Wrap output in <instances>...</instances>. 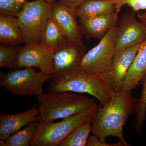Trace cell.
<instances>
[{
  "instance_id": "cell-7",
  "label": "cell",
  "mask_w": 146,
  "mask_h": 146,
  "mask_svg": "<svg viewBox=\"0 0 146 146\" xmlns=\"http://www.w3.org/2000/svg\"><path fill=\"white\" fill-rule=\"evenodd\" d=\"M83 42L77 43L65 38L53 50V81L71 78L81 70L82 61L85 54Z\"/></svg>"
},
{
  "instance_id": "cell-18",
  "label": "cell",
  "mask_w": 146,
  "mask_h": 146,
  "mask_svg": "<svg viewBox=\"0 0 146 146\" xmlns=\"http://www.w3.org/2000/svg\"><path fill=\"white\" fill-rule=\"evenodd\" d=\"M39 123V119L30 123L23 129L11 134L5 141L0 140V146H31L32 141L38 130Z\"/></svg>"
},
{
  "instance_id": "cell-19",
  "label": "cell",
  "mask_w": 146,
  "mask_h": 146,
  "mask_svg": "<svg viewBox=\"0 0 146 146\" xmlns=\"http://www.w3.org/2000/svg\"><path fill=\"white\" fill-rule=\"evenodd\" d=\"M65 38L60 27L51 16L46 24L39 44L54 50Z\"/></svg>"
},
{
  "instance_id": "cell-13",
  "label": "cell",
  "mask_w": 146,
  "mask_h": 146,
  "mask_svg": "<svg viewBox=\"0 0 146 146\" xmlns=\"http://www.w3.org/2000/svg\"><path fill=\"white\" fill-rule=\"evenodd\" d=\"M39 109L35 105L25 112L13 115L0 113V140L5 141L11 134L39 120Z\"/></svg>"
},
{
  "instance_id": "cell-21",
  "label": "cell",
  "mask_w": 146,
  "mask_h": 146,
  "mask_svg": "<svg viewBox=\"0 0 146 146\" xmlns=\"http://www.w3.org/2000/svg\"><path fill=\"white\" fill-rule=\"evenodd\" d=\"M23 46L0 45V67L10 70L18 69V56Z\"/></svg>"
},
{
  "instance_id": "cell-15",
  "label": "cell",
  "mask_w": 146,
  "mask_h": 146,
  "mask_svg": "<svg viewBox=\"0 0 146 146\" xmlns=\"http://www.w3.org/2000/svg\"><path fill=\"white\" fill-rule=\"evenodd\" d=\"M146 74V39L140 44L120 91L131 92L141 83Z\"/></svg>"
},
{
  "instance_id": "cell-10",
  "label": "cell",
  "mask_w": 146,
  "mask_h": 146,
  "mask_svg": "<svg viewBox=\"0 0 146 146\" xmlns=\"http://www.w3.org/2000/svg\"><path fill=\"white\" fill-rule=\"evenodd\" d=\"M18 65V69L38 68L52 76L54 72L53 50L39 44H26L19 53Z\"/></svg>"
},
{
  "instance_id": "cell-8",
  "label": "cell",
  "mask_w": 146,
  "mask_h": 146,
  "mask_svg": "<svg viewBox=\"0 0 146 146\" xmlns=\"http://www.w3.org/2000/svg\"><path fill=\"white\" fill-rule=\"evenodd\" d=\"M117 25L108 32L98 45L85 54L81 69L90 74L105 76L115 53Z\"/></svg>"
},
{
  "instance_id": "cell-29",
  "label": "cell",
  "mask_w": 146,
  "mask_h": 146,
  "mask_svg": "<svg viewBox=\"0 0 146 146\" xmlns=\"http://www.w3.org/2000/svg\"><path fill=\"white\" fill-rule=\"evenodd\" d=\"M17 1H18V2L21 3L23 4H24L25 3V0H16Z\"/></svg>"
},
{
  "instance_id": "cell-14",
  "label": "cell",
  "mask_w": 146,
  "mask_h": 146,
  "mask_svg": "<svg viewBox=\"0 0 146 146\" xmlns=\"http://www.w3.org/2000/svg\"><path fill=\"white\" fill-rule=\"evenodd\" d=\"M118 13L105 14L93 18H79L78 23L86 39H101L118 21Z\"/></svg>"
},
{
  "instance_id": "cell-25",
  "label": "cell",
  "mask_w": 146,
  "mask_h": 146,
  "mask_svg": "<svg viewBox=\"0 0 146 146\" xmlns=\"http://www.w3.org/2000/svg\"><path fill=\"white\" fill-rule=\"evenodd\" d=\"M87 146H124L122 142L119 141L116 143L108 144L106 142H102L100 141L98 137L93 134L89 136L87 141Z\"/></svg>"
},
{
  "instance_id": "cell-4",
  "label": "cell",
  "mask_w": 146,
  "mask_h": 146,
  "mask_svg": "<svg viewBox=\"0 0 146 146\" xmlns=\"http://www.w3.org/2000/svg\"><path fill=\"white\" fill-rule=\"evenodd\" d=\"M98 108L97 103L89 109L63 119L59 122L40 121L31 146H59L71 131L79 126L92 121Z\"/></svg>"
},
{
  "instance_id": "cell-24",
  "label": "cell",
  "mask_w": 146,
  "mask_h": 146,
  "mask_svg": "<svg viewBox=\"0 0 146 146\" xmlns=\"http://www.w3.org/2000/svg\"><path fill=\"white\" fill-rule=\"evenodd\" d=\"M23 5L16 0H0V14L17 17Z\"/></svg>"
},
{
  "instance_id": "cell-11",
  "label": "cell",
  "mask_w": 146,
  "mask_h": 146,
  "mask_svg": "<svg viewBox=\"0 0 146 146\" xmlns=\"http://www.w3.org/2000/svg\"><path fill=\"white\" fill-rule=\"evenodd\" d=\"M140 45L128 47L115 53L110 68L105 76L115 93L121 90Z\"/></svg>"
},
{
  "instance_id": "cell-12",
  "label": "cell",
  "mask_w": 146,
  "mask_h": 146,
  "mask_svg": "<svg viewBox=\"0 0 146 146\" xmlns=\"http://www.w3.org/2000/svg\"><path fill=\"white\" fill-rule=\"evenodd\" d=\"M52 17L60 27L66 38L73 42H82L83 31L77 22L74 9L58 2L52 5Z\"/></svg>"
},
{
  "instance_id": "cell-17",
  "label": "cell",
  "mask_w": 146,
  "mask_h": 146,
  "mask_svg": "<svg viewBox=\"0 0 146 146\" xmlns=\"http://www.w3.org/2000/svg\"><path fill=\"white\" fill-rule=\"evenodd\" d=\"M79 18H93L115 12V3L104 0H86L75 10Z\"/></svg>"
},
{
  "instance_id": "cell-6",
  "label": "cell",
  "mask_w": 146,
  "mask_h": 146,
  "mask_svg": "<svg viewBox=\"0 0 146 146\" xmlns=\"http://www.w3.org/2000/svg\"><path fill=\"white\" fill-rule=\"evenodd\" d=\"M50 79V75L26 68L6 74L1 72L0 85L13 95L37 97L44 93L43 84Z\"/></svg>"
},
{
  "instance_id": "cell-5",
  "label": "cell",
  "mask_w": 146,
  "mask_h": 146,
  "mask_svg": "<svg viewBox=\"0 0 146 146\" xmlns=\"http://www.w3.org/2000/svg\"><path fill=\"white\" fill-rule=\"evenodd\" d=\"M52 6L44 0L25 2L17 16L24 43H40L46 24L52 16Z\"/></svg>"
},
{
  "instance_id": "cell-23",
  "label": "cell",
  "mask_w": 146,
  "mask_h": 146,
  "mask_svg": "<svg viewBox=\"0 0 146 146\" xmlns=\"http://www.w3.org/2000/svg\"><path fill=\"white\" fill-rule=\"evenodd\" d=\"M115 3V12L119 13L125 5L130 7L133 12H138L140 10L146 9V0H104Z\"/></svg>"
},
{
  "instance_id": "cell-2",
  "label": "cell",
  "mask_w": 146,
  "mask_h": 146,
  "mask_svg": "<svg viewBox=\"0 0 146 146\" xmlns=\"http://www.w3.org/2000/svg\"><path fill=\"white\" fill-rule=\"evenodd\" d=\"M40 121L53 122L86 111L96 103V99L71 92L43 93L37 97Z\"/></svg>"
},
{
  "instance_id": "cell-26",
  "label": "cell",
  "mask_w": 146,
  "mask_h": 146,
  "mask_svg": "<svg viewBox=\"0 0 146 146\" xmlns=\"http://www.w3.org/2000/svg\"><path fill=\"white\" fill-rule=\"evenodd\" d=\"M86 0H60L58 3L75 10Z\"/></svg>"
},
{
  "instance_id": "cell-16",
  "label": "cell",
  "mask_w": 146,
  "mask_h": 146,
  "mask_svg": "<svg viewBox=\"0 0 146 146\" xmlns=\"http://www.w3.org/2000/svg\"><path fill=\"white\" fill-rule=\"evenodd\" d=\"M0 43L8 46L24 43L23 33L15 16L0 14Z\"/></svg>"
},
{
  "instance_id": "cell-9",
  "label": "cell",
  "mask_w": 146,
  "mask_h": 146,
  "mask_svg": "<svg viewBox=\"0 0 146 146\" xmlns=\"http://www.w3.org/2000/svg\"><path fill=\"white\" fill-rule=\"evenodd\" d=\"M134 13H124L121 17L116 31L115 53L146 39V25L137 21Z\"/></svg>"
},
{
  "instance_id": "cell-20",
  "label": "cell",
  "mask_w": 146,
  "mask_h": 146,
  "mask_svg": "<svg viewBox=\"0 0 146 146\" xmlns=\"http://www.w3.org/2000/svg\"><path fill=\"white\" fill-rule=\"evenodd\" d=\"M92 123L88 122L76 128L61 141L59 146H86L89 134L92 131Z\"/></svg>"
},
{
  "instance_id": "cell-22",
  "label": "cell",
  "mask_w": 146,
  "mask_h": 146,
  "mask_svg": "<svg viewBox=\"0 0 146 146\" xmlns=\"http://www.w3.org/2000/svg\"><path fill=\"white\" fill-rule=\"evenodd\" d=\"M143 86L140 98L138 100L135 117V129L137 132L142 130L146 115V74L141 83Z\"/></svg>"
},
{
  "instance_id": "cell-28",
  "label": "cell",
  "mask_w": 146,
  "mask_h": 146,
  "mask_svg": "<svg viewBox=\"0 0 146 146\" xmlns=\"http://www.w3.org/2000/svg\"><path fill=\"white\" fill-rule=\"evenodd\" d=\"M45 1L50 4L53 5L54 4V0H44Z\"/></svg>"
},
{
  "instance_id": "cell-27",
  "label": "cell",
  "mask_w": 146,
  "mask_h": 146,
  "mask_svg": "<svg viewBox=\"0 0 146 146\" xmlns=\"http://www.w3.org/2000/svg\"><path fill=\"white\" fill-rule=\"evenodd\" d=\"M138 17L141 20V22H143L146 25V11L141 14L138 13Z\"/></svg>"
},
{
  "instance_id": "cell-3",
  "label": "cell",
  "mask_w": 146,
  "mask_h": 146,
  "mask_svg": "<svg viewBox=\"0 0 146 146\" xmlns=\"http://www.w3.org/2000/svg\"><path fill=\"white\" fill-rule=\"evenodd\" d=\"M49 91L89 94L98 100L101 106L109 102L115 94L104 76L87 74L81 69L71 78L52 81Z\"/></svg>"
},
{
  "instance_id": "cell-1",
  "label": "cell",
  "mask_w": 146,
  "mask_h": 146,
  "mask_svg": "<svg viewBox=\"0 0 146 146\" xmlns=\"http://www.w3.org/2000/svg\"><path fill=\"white\" fill-rule=\"evenodd\" d=\"M138 101L131 92L115 93L109 102L98 106L92 121L93 134L102 142L108 136H115L124 146H129L124 137L123 129L131 115L136 113Z\"/></svg>"
}]
</instances>
